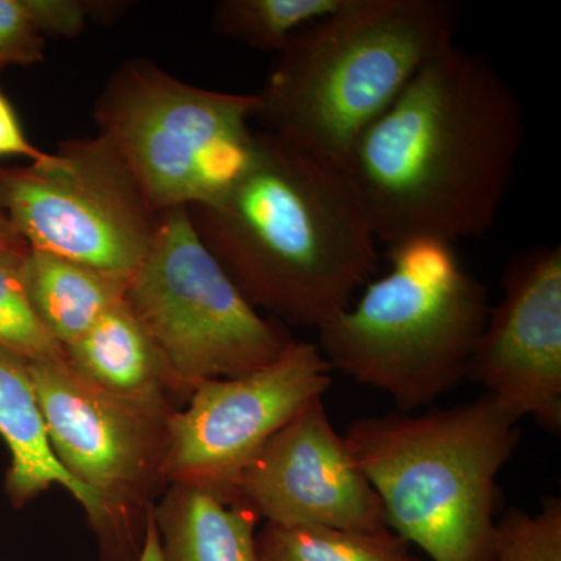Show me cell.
I'll use <instances>...</instances> for the list:
<instances>
[{"label":"cell","instance_id":"6da1fadb","mask_svg":"<svg viewBox=\"0 0 561 561\" xmlns=\"http://www.w3.org/2000/svg\"><path fill=\"white\" fill-rule=\"evenodd\" d=\"M526 136L518 94L454 44L413 77L346 160L379 243H456L493 228Z\"/></svg>","mask_w":561,"mask_h":561},{"label":"cell","instance_id":"7a4b0ae2","mask_svg":"<svg viewBox=\"0 0 561 561\" xmlns=\"http://www.w3.org/2000/svg\"><path fill=\"white\" fill-rule=\"evenodd\" d=\"M190 210L203 243L254 306L319 328L378 268V239L341 165L256 131L219 197Z\"/></svg>","mask_w":561,"mask_h":561},{"label":"cell","instance_id":"3957f363","mask_svg":"<svg viewBox=\"0 0 561 561\" xmlns=\"http://www.w3.org/2000/svg\"><path fill=\"white\" fill-rule=\"evenodd\" d=\"M459 25L454 0H345L278 54L256 92L254 119L345 169L365 130L457 44Z\"/></svg>","mask_w":561,"mask_h":561},{"label":"cell","instance_id":"277c9868","mask_svg":"<svg viewBox=\"0 0 561 561\" xmlns=\"http://www.w3.org/2000/svg\"><path fill=\"white\" fill-rule=\"evenodd\" d=\"M519 421L485 393L421 415L365 416L345 438L397 537L432 561H493L496 479Z\"/></svg>","mask_w":561,"mask_h":561},{"label":"cell","instance_id":"5b68a950","mask_svg":"<svg viewBox=\"0 0 561 561\" xmlns=\"http://www.w3.org/2000/svg\"><path fill=\"white\" fill-rule=\"evenodd\" d=\"M389 261L359 300L317 328V346L332 370L382 390L409 412L468 378L489 294L453 243H400Z\"/></svg>","mask_w":561,"mask_h":561},{"label":"cell","instance_id":"8992f818","mask_svg":"<svg viewBox=\"0 0 561 561\" xmlns=\"http://www.w3.org/2000/svg\"><path fill=\"white\" fill-rule=\"evenodd\" d=\"M256 94L205 90L146 58L114 70L94 106L157 214L219 197L250 160Z\"/></svg>","mask_w":561,"mask_h":561},{"label":"cell","instance_id":"52a82bcc","mask_svg":"<svg viewBox=\"0 0 561 561\" xmlns=\"http://www.w3.org/2000/svg\"><path fill=\"white\" fill-rule=\"evenodd\" d=\"M33 386L51 451L90 491V523L102 561H138L158 500L168 489L169 398H125L77 375L68 362H31Z\"/></svg>","mask_w":561,"mask_h":561},{"label":"cell","instance_id":"ba28073f","mask_svg":"<svg viewBox=\"0 0 561 561\" xmlns=\"http://www.w3.org/2000/svg\"><path fill=\"white\" fill-rule=\"evenodd\" d=\"M125 301L157 343L186 402L203 382L264 367L291 341L243 297L186 208L158 214Z\"/></svg>","mask_w":561,"mask_h":561},{"label":"cell","instance_id":"9c48e42d","mask_svg":"<svg viewBox=\"0 0 561 561\" xmlns=\"http://www.w3.org/2000/svg\"><path fill=\"white\" fill-rule=\"evenodd\" d=\"M0 209L28 249L127 280L158 214L106 136L69 139L43 164H0Z\"/></svg>","mask_w":561,"mask_h":561},{"label":"cell","instance_id":"30bf717a","mask_svg":"<svg viewBox=\"0 0 561 561\" xmlns=\"http://www.w3.org/2000/svg\"><path fill=\"white\" fill-rule=\"evenodd\" d=\"M319 346L291 341L264 367L203 382L172 416L168 485L197 486L228 501L236 479L278 434L331 387Z\"/></svg>","mask_w":561,"mask_h":561},{"label":"cell","instance_id":"8fae6325","mask_svg":"<svg viewBox=\"0 0 561 561\" xmlns=\"http://www.w3.org/2000/svg\"><path fill=\"white\" fill-rule=\"evenodd\" d=\"M228 501L276 526L389 530L381 500L317 398L243 468Z\"/></svg>","mask_w":561,"mask_h":561},{"label":"cell","instance_id":"7c38bea8","mask_svg":"<svg viewBox=\"0 0 561 561\" xmlns=\"http://www.w3.org/2000/svg\"><path fill=\"white\" fill-rule=\"evenodd\" d=\"M468 378L523 420L561 432V247L535 245L505 268Z\"/></svg>","mask_w":561,"mask_h":561},{"label":"cell","instance_id":"4fadbf2b","mask_svg":"<svg viewBox=\"0 0 561 561\" xmlns=\"http://www.w3.org/2000/svg\"><path fill=\"white\" fill-rule=\"evenodd\" d=\"M0 438L10 453L5 493L14 508L60 485L80 502L88 523L98 513L94 497L68 471L51 451L46 424L31 371V362L0 348Z\"/></svg>","mask_w":561,"mask_h":561},{"label":"cell","instance_id":"5bb4252c","mask_svg":"<svg viewBox=\"0 0 561 561\" xmlns=\"http://www.w3.org/2000/svg\"><path fill=\"white\" fill-rule=\"evenodd\" d=\"M65 354L77 375L111 393L186 404L168 362L125 298L65 346Z\"/></svg>","mask_w":561,"mask_h":561},{"label":"cell","instance_id":"9a60e30c","mask_svg":"<svg viewBox=\"0 0 561 561\" xmlns=\"http://www.w3.org/2000/svg\"><path fill=\"white\" fill-rule=\"evenodd\" d=\"M164 561H261L256 513L208 490L173 483L153 508Z\"/></svg>","mask_w":561,"mask_h":561},{"label":"cell","instance_id":"2e32d148","mask_svg":"<svg viewBox=\"0 0 561 561\" xmlns=\"http://www.w3.org/2000/svg\"><path fill=\"white\" fill-rule=\"evenodd\" d=\"M22 276L36 316L62 348L124 300L127 290V280L33 249L22 261Z\"/></svg>","mask_w":561,"mask_h":561},{"label":"cell","instance_id":"e0dca14e","mask_svg":"<svg viewBox=\"0 0 561 561\" xmlns=\"http://www.w3.org/2000/svg\"><path fill=\"white\" fill-rule=\"evenodd\" d=\"M256 548L261 561H421L390 530L265 523L256 534Z\"/></svg>","mask_w":561,"mask_h":561},{"label":"cell","instance_id":"ac0fdd59","mask_svg":"<svg viewBox=\"0 0 561 561\" xmlns=\"http://www.w3.org/2000/svg\"><path fill=\"white\" fill-rule=\"evenodd\" d=\"M345 0H221L213 31L250 49L280 54L295 36Z\"/></svg>","mask_w":561,"mask_h":561},{"label":"cell","instance_id":"d6986e66","mask_svg":"<svg viewBox=\"0 0 561 561\" xmlns=\"http://www.w3.org/2000/svg\"><path fill=\"white\" fill-rule=\"evenodd\" d=\"M25 254H0V348L32 364L65 360V348L41 323L25 290Z\"/></svg>","mask_w":561,"mask_h":561},{"label":"cell","instance_id":"ffe728a7","mask_svg":"<svg viewBox=\"0 0 561 561\" xmlns=\"http://www.w3.org/2000/svg\"><path fill=\"white\" fill-rule=\"evenodd\" d=\"M493 561H561L560 497H545L538 513L511 508L496 519Z\"/></svg>","mask_w":561,"mask_h":561},{"label":"cell","instance_id":"44dd1931","mask_svg":"<svg viewBox=\"0 0 561 561\" xmlns=\"http://www.w3.org/2000/svg\"><path fill=\"white\" fill-rule=\"evenodd\" d=\"M44 38H79L90 22L116 20L127 10L125 2L106 0H25Z\"/></svg>","mask_w":561,"mask_h":561},{"label":"cell","instance_id":"7402d4cb","mask_svg":"<svg viewBox=\"0 0 561 561\" xmlns=\"http://www.w3.org/2000/svg\"><path fill=\"white\" fill-rule=\"evenodd\" d=\"M44 55L46 38L25 0H0V73L10 66L38 65Z\"/></svg>","mask_w":561,"mask_h":561},{"label":"cell","instance_id":"603a6c76","mask_svg":"<svg viewBox=\"0 0 561 561\" xmlns=\"http://www.w3.org/2000/svg\"><path fill=\"white\" fill-rule=\"evenodd\" d=\"M13 157L25 158L32 164H43V162L51 161L54 153L38 149L27 138L16 108L10 99L0 91V160Z\"/></svg>","mask_w":561,"mask_h":561},{"label":"cell","instance_id":"cb8c5ba5","mask_svg":"<svg viewBox=\"0 0 561 561\" xmlns=\"http://www.w3.org/2000/svg\"><path fill=\"white\" fill-rule=\"evenodd\" d=\"M28 245L18 234L7 214L0 209V254H24Z\"/></svg>","mask_w":561,"mask_h":561},{"label":"cell","instance_id":"d4e9b609","mask_svg":"<svg viewBox=\"0 0 561 561\" xmlns=\"http://www.w3.org/2000/svg\"><path fill=\"white\" fill-rule=\"evenodd\" d=\"M138 561H164L162 559L160 535L154 526L153 516H151L149 527H147L146 541H144L142 552Z\"/></svg>","mask_w":561,"mask_h":561}]
</instances>
